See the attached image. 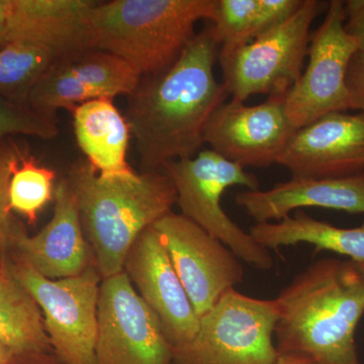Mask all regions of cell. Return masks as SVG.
<instances>
[{
	"instance_id": "6da1fadb",
	"label": "cell",
	"mask_w": 364,
	"mask_h": 364,
	"mask_svg": "<svg viewBox=\"0 0 364 364\" xmlns=\"http://www.w3.org/2000/svg\"><path fill=\"white\" fill-rule=\"evenodd\" d=\"M219 46L210 26L196 33L176 63L141 78L128 97L126 117L142 171H156L168 162L196 156L203 131L229 93L215 78Z\"/></svg>"
},
{
	"instance_id": "7a4b0ae2",
	"label": "cell",
	"mask_w": 364,
	"mask_h": 364,
	"mask_svg": "<svg viewBox=\"0 0 364 364\" xmlns=\"http://www.w3.org/2000/svg\"><path fill=\"white\" fill-rule=\"evenodd\" d=\"M275 301L279 355L296 354L314 364H363L355 333L364 315V263L320 258Z\"/></svg>"
},
{
	"instance_id": "3957f363",
	"label": "cell",
	"mask_w": 364,
	"mask_h": 364,
	"mask_svg": "<svg viewBox=\"0 0 364 364\" xmlns=\"http://www.w3.org/2000/svg\"><path fill=\"white\" fill-rule=\"evenodd\" d=\"M66 179L102 279L124 272L136 239L176 205V188L162 170L107 181L87 160H78Z\"/></svg>"
},
{
	"instance_id": "277c9868",
	"label": "cell",
	"mask_w": 364,
	"mask_h": 364,
	"mask_svg": "<svg viewBox=\"0 0 364 364\" xmlns=\"http://www.w3.org/2000/svg\"><path fill=\"white\" fill-rule=\"evenodd\" d=\"M217 0H114L95 4L87 18V48L109 53L141 76L166 70L215 21Z\"/></svg>"
},
{
	"instance_id": "5b68a950",
	"label": "cell",
	"mask_w": 364,
	"mask_h": 364,
	"mask_svg": "<svg viewBox=\"0 0 364 364\" xmlns=\"http://www.w3.org/2000/svg\"><path fill=\"white\" fill-rule=\"evenodd\" d=\"M161 170L173 183L176 205L182 215L221 241L250 267L260 270L273 267L274 261L269 250L232 221L221 205L223 193L231 186H244L248 191L260 189L257 177L210 149L168 162Z\"/></svg>"
},
{
	"instance_id": "8992f818",
	"label": "cell",
	"mask_w": 364,
	"mask_h": 364,
	"mask_svg": "<svg viewBox=\"0 0 364 364\" xmlns=\"http://www.w3.org/2000/svg\"><path fill=\"white\" fill-rule=\"evenodd\" d=\"M277 301L246 296L232 289L200 318L188 343L173 347L172 364H277Z\"/></svg>"
},
{
	"instance_id": "52a82bcc",
	"label": "cell",
	"mask_w": 364,
	"mask_h": 364,
	"mask_svg": "<svg viewBox=\"0 0 364 364\" xmlns=\"http://www.w3.org/2000/svg\"><path fill=\"white\" fill-rule=\"evenodd\" d=\"M328 6L329 2L303 0L284 23L231 54L218 57L231 100L245 102L252 95H287L303 73L311 26Z\"/></svg>"
},
{
	"instance_id": "ba28073f",
	"label": "cell",
	"mask_w": 364,
	"mask_h": 364,
	"mask_svg": "<svg viewBox=\"0 0 364 364\" xmlns=\"http://www.w3.org/2000/svg\"><path fill=\"white\" fill-rule=\"evenodd\" d=\"M16 279L41 309L53 353L65 364H97L98 299L102 275L95 262L76 277L49 279L16 254Z\"/></svg>"
},
{
	"instance_id": "9c48e42d",
	"label": "cell",
	"mask_w": 364,
	"mask_h": 364,
	"mask_svg": "<svg viewBox=\"0 0 364 364\" xmlns=\"http://www.w3.org/2000/svg\"><path fill=\"white\" fill-rule=\"evenodd\" d=\"M358 51V42L345 30L344 1L332 0L311 35L308 65L284 97L287 117L296 130L325 114L351 109L346 76Z\"/></svg>"
},
{
	"instance_id": "30bf717a",
	"label": "cell",
	"mask_w": 364,
	"mask_h": 364,
	"mask_svg": "<svg viewBox=\"0 0 364 364\" xmlns=\"http://www.w3.org/2000/svg\"><path fill=\"white\" fill-rule=\"evenodd\" d=\"M97 320V364H172L173 347L124 272L102 279Z\"/></svg>"
},
{
	"instance_id": "8fae6325",
	"label": "cell",
	"mask_w": 364,
	"mask_h": 364,
	"mask_svg": "<svg viewBox=\"0 0 364 364\" xmlns=\"http://www.w3.org/2000/svg\"><path fill=\"white\" fill-rule=\"evenodd\" d=\"M198 318L244 280V267L221 241L171 212L153 224Z\"/></svg>"
},
{
	"instance_id": "7c38bea8",
	"label": "cell",
	"mask_w": 364,
	"mask_h": 364,
	"mask_svg": "<svg viewBox=\"0 0 364 364\" xmlns=\"http://www.w3.org/2000/svg\"><path fill=\"white\" fill-rule=\"evenodd\" d=\"M284 97L270 95L256 105L226 100L208 119L203 143L243 168H267L277 164L296 131L287 117Z\"/></svg>"
},
{
	"instance_id": "4fadbf2b",
	"label": "cell",
	"mask_w": 364,
	"mask_h": 364,
	"mask_svg": "<svg viewBox=\"0 0 364 364\" xmlns=\"http://www.w3.org/2000/svg\"><path fill=\"white\" fill-rule=\"evenodd\" d=\"M141 76L119 57L88 49L59 57L28 97V105L55 119L60 109L73 112L90 100L131 95Z\"/></svg>"
},
{
	"instance_id": "5bb4252c",
	"label": "cell",
	"mask_w": 364,
	"mask_h": 364,
	"mask_svg": "<svg viewBox=\"0 0 364 364\" xmlns=\"http://www.w3.org/2000/svg\"><path fill=\"white\" fill-rule=\"evenodd\" d=\"M124 272L156 316L172 347L193 339L200 318L154 227H148L127 254Z\"/></svg>"
},
{
	"instance_id": "9a60e30c",
	"label": "cell",
	"mask_w": 364,
	"mask_h": 364,
	"mask_svg": "<svg viewBox=\"0 0 364 364\" xmlns=\"http://www.w3.org/2000/svg\"><path fill=\"white\" fill-rule=\"evenodd\" d=\"M277 164L291 177L336 178L363 173V112H331L298 129Z\"/></svg>"
},
{
	"instance_id": "2e32d148",
	"label": "cell",
	"mask_w": 364,
	"mask_h": 364,
	"mask_svg": "<svg viewBox=\"0 0 364 364\" xmlns=\"http://www.w3.org/2000/svg\"><path fill=\"white\" fill-rule=\"evenodd\" d=\"M90 0H0V39L46 46L59 57L88 50Z\"/></svg>"
},
{
	"instance_id": "e0dca14e",
	"label": "cell",
	"mask_w": 364,
	"mask_h": 364,
	"mask_svg": "<svg viewBox=\"0 0 364 364\" xmlns=\"http://www.w3.org/2000/svg\"><path fill=\"white\" fill-rule=\"evenodd\" d=\"M13 247L36 272L53 280L76 277L95 262L66 177L55 188L51 221L33 236L21 232Z\"/></svg>"
},
{
	"instance_id": "ac0fdd59",
	"label": "cell",
	"mask_w": 364,
	"mask_h": 364,
	"mask_svg": "<svg viewBox=\"0 0 364 364\" xmlns=\"http://www.w3.org/2000/svg\"><path fill=\"white\" fill-rule=\"evenodd\" d=\"M235 202L256 224L282 221L304 208L364 214V172L336 178L291 177L265 191H241Z\"/></svg>"
},
{
	"instance_id": "d6986e66",
	"label": "cell",
	"mask_w": 364,
	"mask_h": 364,
	"mask_svg": "<svg viewBox=\"0 0 364 364\" xmlns=\"http://www.w3.org/2000/svg\"><path fill=\"white\" fill-rule=\"evenodd\" d=\"M72 116L79 148L98 176L107 181L136 176L127 162L130 126L112 100H90L76 107Z\"/></svg>"
},
{
	"instance_id": "ffe728a7",
	"label": "cell",
	"mask_w": 364,
	"mask_h": 364,
	"mask_svg": "<svg viewBox=\"0 0 364 364\" xmlns=\"http://www.w3.org/2000/svg\"><path fill=\"white\" fill-rule=\"evenodd\" d=\"M249 234L267 250L306 243L313 245L316 252L330 251L364 263V222L359 227L339 228L299 210L294 217L289 215L279 222L255 224Z\"/></svg>"
},
{
	"instance_id": "44dd1931",
	"label": "cell",
	"mask_w": 364,
	"mask_h": 364,
	"mask_svg": "<svg viewBox=\"0 0 364 364\" xmlns=\"http://www.w3.org/2000/svg\"><path fill=\"white\" fill-rule=\"evenodd\" d=\"M0 340L16 354L52 351L41 309L0 252Z\"/></svg>"
},
{
	"instance_id": "7402d4cb",
	"label": "cell",
	"mask_w": 364,
	"mask_h": 364,
	"mask_svg": "<svg viewBox=\"0 0 364 364\" xmlns=\"http://www.w3.org/2000/svg\"><path fill=\"white\" fill-rule=\"evenodd\" d=\"M59 58L50 48L28 42L0 48V97L28 105L33 88Z\"/></svg>"
},
{
	"instance_id": "603a6c76",
	"label": "cell",
	"mask_w": 364,
	"mask_h": 364,
	"mask_svg": "<svg viewBox=\"0 0 364 364\" xmlns=\"http://www.w3.org/2000/svg\"><path fill=\"white\" fill-rule=\"evenodd\" d=\"M55 177L54 170L40 166L35 158L23 153L9 182L11 210L25 215L31 225L35 224L39 212L54 198Z\"/></svg>"
},
{
	"instance_id": "cb8c5ba5",
	"label": "cell",
	"mask_w": 364,
	"mask_h": 364,
	"mask_svg": "<svg viewBox=\"0 0 364 364\" xmlns=\"http://www.w3.org/2000/svg\"><path fill=\"white\" fill-rule=\"evenodd\" d=\"M258 0H217V14L210 26L219 46L218 57L227 56L257 37Z\"/></svg>"
},
{
	"instance_id": "d4e9b609",
	"label": "cell",
	"mask_w": 364,
	"mask_h": 364,
	"mask_svg": "<svg viewBox=\"0 0 364 364\" xmlns=\"http://www.w3.org/2000/svg\"><path fill=\"white\" fill-rule=\"evenodd\" d=\"M58 134L56 119L40 114L28 105L0 97V142L14 135L33 136L50 140Z\"/></svg>"
},
{
	"instance_id": "484cf974",
	"label": "cell",
	"mask_w": 364,
	"mask_h": 364,
	"mask_svg": "<svg viewBox=\"0 0 364 364\" xmlns=\"http://www.w3.org/2000/svg\"><path fill=\"white\" fill-rule=\"evenodd\" d=\"M23 151L14 143L0 142V251L13 247L16 237L25 231L9 207V182L20 164Z\"/></svg>"
},
{
	"instance_id": "4316f807",
	"label": "cell",
	"mask_w": 364,
	"mask_h": 364,
	"mask_svg": "<svg viewBox=\"0 0 364 364\" xmlns=\"http://www.w3.org/2000/svg\"><path fill=\"white\" fill-rule=\"evenodd\" d=\"M301 4L303 0H258L257 37L291 18Z\"/></svg>"
},
{
	"instance_id": "83f0119b",
	"label": "cell",
	"mask_w": 364,
	"mask_h": 364,
	"mask_svg": "<svg viewBox=\"0 0 364 364\" xmlns=\"http://www.w3.org/2000/svg\"><path fill=\"white\" fill-rule=\"evenodd\" d=\"M350 109L364 114V52L358 51L349 64L346 76Z\"/></svg>"
},
{
	"instance_id": "f1b7e54d",
	"label": "cell",
	"mask_w": 364,
	"mask_h": 364,
	"mask_svg": "<svg viewBox=\"0 0 364 364\" xmlns=\"http://www.w3.org/2000/svg\"><path fill=\"white\" fill-rule=\"evenodd\" d=\"M345 30L356 40L358 51L364 52V0L344 1Z\"/></svg>"
},
{
	"instance_id": "f546056e",
	"label": "cell",
	"mask_w": 364,
	"mask_h": 364,
	"mask_svg": "<svg viewBox=\"0 0 364 364\" xmlns=\"http://www.w3.org/2000/svg\"><path fill=\"white\" fill-rule=\"evenodd\" d=\"M9 364H65L53 351L28 352L16 354Z\"/></svg>"
},
{
	"instance_id": "4dcf8cb0",
	"label": "cell",
	"mask_w": 364,
	"mask_h": 364,
	"mask_svg": "<svg viewBox=\"0 0 364 364\" xmlns=\"http://www.w3.org/2000/svg\"><path fill=\"white\" fill-rule=\"evenodd\" d=\"M277 364H314L310 359L296 354H284L279 355Z\"/></svg>"
},
{
	"instance_id": "1f68e13d",
	"label": "cell",
	"mask_w": 364,
	"mask_h": 364,
	"mask_svg": "<svg viewBox=\"0 0 364 364\" xmlns=\"http://www.w3.org/2000/svg\"><path fill=\"white\" fill-rule=\"evenodd\" d=\"M14 355L13 349L0 340V364H9Z\"/></svg>"
},
{
	"instance_id": "d6a6232c",
	"label": "cell",
	"mask_w": 364,
	"mask_h": 364,
	"mask_svg": "<svg viewBox=\"0 0 364 364\" xmlns=\"http://www.w3.org/2000/svg\"><path fill=\"white\" fill-rule=\"evenodd\" d=\"M7 44H9V43H6V41L0 39V48L4 47V46Z\"/></svg>"
},
{
	"instance_id": "836d02e7",
	"label": "cell",
	"mask_w": 364,
	"mask_h": 364,
	"mask_svg": "<svg viewBox=\"0 0 364 364\" xmlns=\"http://www.w3.org/2000/svg\"><path fill=\"white\" fill-rule=\"evenodd\" d=\"M0 252H2V251H0Z\"/></svg>"
}]
</instances>
